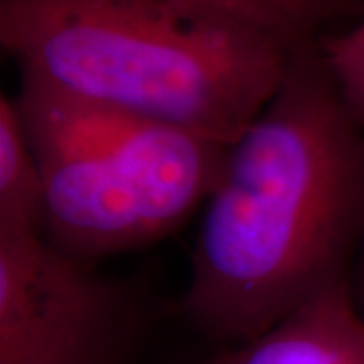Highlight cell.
Wrapping results in <instances>:
<instances>
[{"label": "cell", "instance_id": "obj_1", "mask_svg": "<svg viewBox=\"0 0 364 364\" xmlns=\"http://www.w3.org/2000/svg\"><path fill=\"white\" fill-rule=\"evenodd\" d=\"M363 241L364 128L308 43L225 150L181 310L210 338L243 344L352 277Z\"/></svg>", "mask_w": 364, "mask_h": 364}, {"label": "cell", "instance_id": "obj_2", "mask_svg": "<svg viewBox=\"0 0 364 364\" xmlns=\"http://www.w3.org/2000/svg\"><path fill=\"white\" fill-rule=\"evenodd\" d=\"M0 43L23 73L71 95L223 144L269 104L298 49L160 0H0Z\"/></svg>", "mask_w": 364, "mask_h": 364}, {"label": "cell", "instance_id": "obj_3", "mask_svg": "<svg viewBox=\"0 0 364 364\" xmlns=\"http://www.w3.org/2000/svg\"><path fill=\"white\" fill-rule=\"evenodd\" d=\"M14 102L45 184L43 237L90 265L174 233L207 200L229 146L23 71Z\"/></svg>", "mask_w": 364, "mask_h": 364}, {"label": "cell", "instance_id": "obj_4", "mask_svg": "<svg viewBox=\"0 0 364 364\" xmlns=\"http://www.w3.org/2000/svg\"><path fill=\"white\" fill-rule=\"evenodd\" d=\"M130 291L39 231L0 227V364H114Z\"/></svg>", "mask_w": 364, "mask_h": 364}, {"label": "cell", "instance_id": "obj_5", "mask_svg": "<svg viewBox=\"0 0 364 364\" xmlns=\"http://www.w3.org/2000/svg\"><path fill=\"white\" fill-rule=\"evenodd\" d=\"M213 364H364V318L352 277L338 279Z\"/></svg>", "mask_w": 364, "mask_h": 364}, {"label": "cell", "instance_id": "obj_6", "mask_svg": "<svg viewBox=\"0 0 364 364\" xmlns=\"http://www.w3.org/2000/svg\"><path fill=\"white\" fill-rule=\"evenodd\" d=\"M45 184L16 102L0 97V227L43 233Z\"/></svg>", "mask_w": 364, "mask_h": 364}, {"label": "cell", "instance_id": "obj_7", "mask_svg": "<svg viewBox=\"0 0 364 364\" xmlns=\"http://www.w3.org/2000/svg\"><path fill=\"white\" fill-rule=\"evenodd\" d=\"M184 9L217 13L265 28L291 45L312 43L324 21L346 9L348 0H160Z\"/></svg>", "mask_w": 364, "mask_h": 364}, {"label": "cell", "instance_id": "obj_8", "mask_svg": "<svg viewBox=\"0 0 364 364\" xmlns=\"http://www.w3.org/2000/svg\"><path fill=\"white\" fill-rule=\"evenodd\" d=\"M318 49L344 104L364 128V16L350 31L322 41Z\"/></svg>", "mask_w": 364, "mask_h": 364}, {"label": "cell", "instance_id": "obj_9", "mask_svg": "<svg viewBox=\"0 0 364 364\" xmlns=\"http://www.w3.org/2000/svg\"><path fill=\"white\" fill-rule=\"evenodd\" d=\"M352 289H354V299H356V306L363 314L364 318V241L358 251V257L354 263V273H352Z\"/></svg>", "mask_w": 364, "mask_h": 364}]
</instances>
